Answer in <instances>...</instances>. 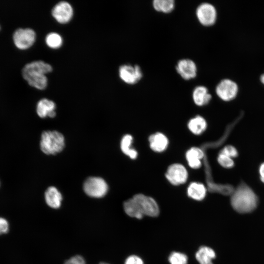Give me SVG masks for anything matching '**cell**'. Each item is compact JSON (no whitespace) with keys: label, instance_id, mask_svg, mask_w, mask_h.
<instances>
[{"label":"cell","instance_id":"20","mask_svg":"<svg viewBox=\"0 0 264 264\" xmlns=\"http://www.w3.org/2000/svg\"><path fill=\"white\" fill-rule=\"evenodd\" d=\"M123 208L126 214L130 217L141 219L144 216L138 204L133 198L124 202Z\"/></svg>","mask_w":264,"mask_h":264},{"label":"cell","instance_id":"15","mask_svg":"<svg viewBox=\"0 0 264 264\" xmlns=\"http://www.w3.org/2000/svg\"><path fill=\"white\" fill-rule=\"evenodd\" d=\"M203 156L202 150L198 147L191 148L186 153V158L188 165L193 169H198L201 167L200 160Z\"/></svg>","mask_w":264,"mask_h":264},{"label":"cell","instance_id":"31","mask_svg":"<svg viewBox=\"0 0 264 264\" xmlns=\"http://www.w3.org/2000/svg\"><path fill=\"white\" fill-rule=\"evenodd\" d=\"M259 174L261 181L264 183V163H262L260 166Z\"/></svg>","mask_w":264,"mask_h":264},{"label":"cell","instance_id":"19","mask_svg":"<svg viewBox=\"0 0 264 264\" xmlns=\"http://www.w3.org/2000/svg\"><path fill=\"white\" fill-rule=\"evenodd\" d=\"M206 188L202 183L194 182L187 188V195L193 199L202 200L206 195Z\"/></svg>","mask_w":264,"mask_h":264},{"label":"cell","instance_id":"29","mask_svg":"<svg viewBox=\"0 0 264 264\" xmlns=\"http://www.w3.org/2000/svg\"><path fill=\"white\" fill-rule=\"evenodd\" d=\"M9 230V224L6 219L0 217V235L7 233Z\"/></svg>","mask_w":264,"mask_h":264},{"label":"cell","instance_id":"7","mask_svg":"<svg viewBox=\"0 0 264 264\" xmlns=\"http://www.w3.org/2000/svg\"><path fill=\"white\" fill-rule=\"evenodd\" d=\"M196 16L201 24L210 26L216 22L217 12L212 4L205 2L198 6L196 10Z\"/></svg>","mask_w":264,"mask_h":264},{"label":"cell","instance_id":"34","mask_svg":"<svg viewBox=\"0 0 264 264\" xmlns=\"http://www.w3.org/2000/svg\"><path fill=\"white\" fill-rule=\"evenodd\" d=\"M0 29H1V27H0Z\"/></svg>","mask_w":264,"mask_h":264},{"label":"cell","instance_id":"26","mask_svg":"<svg viewBox=\"0 0 264 264\" xmlns=\"http://www.w3.org/2000/svg\"><path fill=\"white\" fill-rule=\"evenodd\" d=\"M218 161L221 166L225 168H231L234 165V162L232 158L221 153H220L218 155Z\"/></svg>","mask_w":264,"mask_h":264},{"label":"cell","instance_id":"10","mask_svg":"<svg viewBox=\"0 0 264 264\" xmlns=\"http://www.w3.org/2000/svg\"><path fill=\"white\" fill-rule=\"evenodd\" d=\"M51 13L52 16L58 22L66 23L71 19L73 11L69 3L66 1H61L53 7Z\"/></svg>","mask_w":264,"mask_h":264},{"label":"cell","instance_id":"18","mask_svg":"<svg viewBox=\"0 0 264 264\" xmlns=\"http://www.w3.org/2000/svg\"><path fill=\"white\" fill-rule=\"evenodd\" d=\"M211 98V94L205 87L198 86L193 90V99L194 103L198 106H202L207 104Z\"/></svg>","mask_w":264,"mask_h":264},{"label":"cell","instance_id":"11","mask_svg":"<svg viewBox=\"0 0 264 264\" xmlns=\"http://www.w3.org/2000/svg\"><path fill=\"white\" fill-rule=\"evenodd\" d=\"M216 92L218 96L222 100L226 101L234 99L237 95L238 86L233 81L224 79L217 85Z\"/></svg>","mask_w":264,"mask_h":264},{"label":"cell","instance_id":"24","mask_svg":"<svg viewBox=\"0 0 264 264\" xmlns=\"http://www.w3.org/2000/svg\"><path fill=\"white\" fill-rule=\"evenodd\" d=\"M47 45L52 48L60 47L63 43L62 37L56 32H51L47 35L45 38Z\"/></svg>","mask_w":264,"mask_h":264},{"label":"cell","instance_id":"22","mask_svg":"<svg viewBox=\"0 0 264 264\" xmlns=\"http://www.w3.org/2000/svg\"><path fill=\"white\" fill-rule=\"evenodd\" d=\"M132 137L130 134L124 135L121 141L120 147L122 152L132 159H135L137 156V151L131 148L132 142Z\"/></svg>","mask_w":264,"mask_h":264},{"label":"cell","instance_id":"3","mask_svg":"<svg viewBox=\"0 0 264 264\" xmlns=\"http://www.w3.org/2000/svg\"><path fill=\"white\" fill-rule=\"evenodd\" d=\"M40 146L44 154H55L61 152L64 148V136L56 131H44L42 134Z\"/></svg>","mask_w":264,"mask_h":264},{"label":"cell","instance_id":"30","mask_svg":"<svg viewBox=\"0 0 264 264\" xmlns=\"http://www.w3.org/2000/svg\"><path fill=\"white\" fill-rule=\"evenodd\" d=\"M65 264H86V262L82 256L76 255L66 261Z\"/></svg>","mask_w":264,"mask_h":264},{"label":"cell","instance_id":"6","mask_svg":"<svg viewBox=\"0 0 264 264\" xmlns=\"http://www.w3.org/2000/svg\"><path fill=\"white\" fill-rule=\"evenodd\" d=\"M138 204L144 216L156 217L160 212L156 201L152 197L142 194H137L132 197Z\"/></svg>","mask_w":264,"mask_h":264},{"label":"cell","instance_id":"14","mask_svg":"<svg viewBox=\"0 0 264 264\" xmlns=\"http://www.w3.org/2000/svg\"><path fill=\"white\" fill-rule=\"evenodd\" d=\"M150 146L155 152H162L168 145V139L163 133L156 132L150 136L149 138Z\"/></svg>","mask_w":264,"mask_h":264},{"label":"cell","instance_id":"25","mask_svg":"<svg viewBox=\"0 0 264 264\" xmlns=\"http://www.w3.org/2000/svg\"><path fill=\"white\" fill-rule=\"evenodd\" d=\"M168 261L170 264H187L188 257L182 252L174 251L169 255Z\"/></svg>","mask_w":264,"mask_h":264},{"label":"cell","instance_id":"17","mask_svg":"<svg viewBox=\"0 0 264 264\" xmlns=\"http://www.w3.org/2000/svg\"><path fill=\"white\" fill-rule=\"evenodd\" d=\"M45 199L47 204L52 208L60 207L62 196L58 189L53 186L48 187L45 192Z\"/></svg>","mask_w":264,"mask_h":264},{"label":"cell","instance_id":"16","mask_svg":"<svg viewBox=\"0 0 264 264\" xmlns=\"http://www.w3.org/2000/svg\"><path fill=\"white\" fill-rule=\"evenodd\" d=\"M195 257L199 264H213L212 261L216 258V253L211 247L201 246L196 252Z\"/></svg>","mask_w":264,"mask_h":264},{"label":"cell","instance_id":"8","mask_svg":"<svg viewBox=\"0 0 264 264\" xmlns=\"http://www.w3.org/2000/svg\"><path fill=\"white\" fill-rule=\"evenodd\" d=\"M166 177L174 185L184 183L188 178V172L182 164L176 163L170 165L166 173Z\"/></svg>","mask_w":264,"mask_h":264},{"label":"cell","instance_id":"21","mask_svg":"<svg viewBox=\"0 0 264 264\" xmlns=\"http://www.w3.org/2000/svg\"><path fill=\"white\" fill-rule=\"evenodd\" d=\"M188 127L193 133L198 135L205 130L207 123L202 117L197 116L189 121Z\"/></svg>","mask_w":264,"mask_h":264},{"label":"cell","instance_id":"27","mask_svg":"<svg viewBox=\"0 0 264 264\" xmlns=\"http://www.w3.org/2000/svg\"><path fill=\"white\" fill-rule=\"evenodd\" d=\"M222 154L231 158L236 157L238 156V151L237 149L232 145H227L225 146L220 152Z\"/></svg>","mask_w":264,"mask_h":264},{"label":"cell","instance_id":"4","mask_svg":"<svg viewBox=\"0 0 264 264\" xmlns=\"http://www.w3.org/2000/svg\"><path fill=\"white\" fill-rule=\"evenodd\" d=\"M36 38L35 31L30 28H19L16 29L12 35L15 46L20 50H26L31 47Z\"/></svg>","mask_w":264,"mask_h":264},{"label":"cell","instance_id":"32","mask_svg":"<svg viewBox=\"0 0 264 264\" xmlns=\"http://www.w3.org/2000/svg\"><path fill=\"white\" fill-rule=\"evenodd\" d=\"M261 81L264 84V74L261 76Z\"/></svg>","mask_w":264,"mask_h":264},{"label":"cell","instance_id":"28","mask_svg":"<svg viewBox=\"0 0 264 264\" xmlns=\"http://www.w3.org/2000/svg\"><path fill=\"white\" fill-rule=\"evenodd\" d=\"M125 264H144V263L140 257L132 255L127 258L125 261Z\"/></svg>","mask_w":264,"mask_h":264},{"label":"cell","instance_id":"5","mask_svg":"<svg viewBox=\"0 0 264 264\" xmlns=\"http://www.w3.org/2000/svg\"><path fill=\"white\" fill-rule=\"evenodd\" d=\"M83 188L87 195L96 198L104 197L108 190V186L106 181L99 177L88 178L84 182Z\"/></svg>","mask_w":264,"mask_h":264},{"label":"cell","instance_id":"13","mask_svg":"<svg viewBox=\"0 0 264 264\" xmlns=\"http://www.w3.org/2000/svg\"><path fill=\"white\" fill-rule=\"evenodd\" d=\"M55 108L56 105L53 101L43 98L38 102L36 111L38 115L41 118L46 116L53 118L56 115Z\"/></svg>","mask_w":264,"mask_h":264},{"label":"cell","instance_id":"23","mask_svg":"<svg viewBox=\"0 0 264 264\" xmlns=\"http://www.w3.org/2000/svg\"><path fill=\"white\" fill-rule=\"evenodd\" d=\"M153 5L154 9L158 12L170 13L174 8L175 1L173 0H154Z\"/></svg>","mask_w":264,"mask_h":264},{"label":"cell","instance_id":"1","mask_svg":"<svg viewBox=\"0 0 264 264\" xmlns=\"http://www.w3.org/2000/svg\"><path fill=\"white\" fill-rule=\"evenodd\" d=\"M52 69L49 64L41 60L35 61L26 64L22 67V75L29 86L43 90L47 85L45 74L51 72Z\"/></svg>","mask_w":264,"mask_h":264},{"label":"cell","instance_id":"9","mask_svg":"<svg viewBox=\"0 0 264 264\" xmlns=\"http://www.w3.org/2000/svg\"><path fill=\"white\" fill-rule=\"evenodd\" d=\"M119 74L124 82L131 85L137 83L143 76L142 70L138 65L121 66L119 68Z\"/></svg>","mask_w":264,"mask_h":264},{"label":"cell","instance_id":"2","mask_svg":"<svg viewBox=\"0 0 264 264\" xmlns=\"http://www.w3.org/2000/svg\"><path fill=\"white\" fill-rule=\"evenodd\" d=\"M231 204L240 213H248L257 207L258 198L252 189L245 183H241L231 195Z\"/></svg>","mask_w":264,"mask_h":264},{"label":"cell","instance_id":"12","mask_svg":"<svg viewBox=\"0 0 264 264\" xmlns=\"http://www.w3.org/2000/svg\"><path fill=\"white\" fill-rule=\"evenodd\" d=\"M176 68L180 76L186 80L194 78L197 75V66L194 61L189 59L179 60Z\"/></svg>","mask_w":264,"mask_h":264},{"label":"cell","instance_id":"33","mask_svg":"<svg viewBox=\"0 0 264 264\" xmlns=\"http://www.w3.org/2000/svg\"><path fill=\"white\" fill-rule=\"evenodd\" d=\"M99 264H109L105 263V262H102V263H100Z\"/></svg>","mask_w":264,"mask_h":264}]
</instances>
